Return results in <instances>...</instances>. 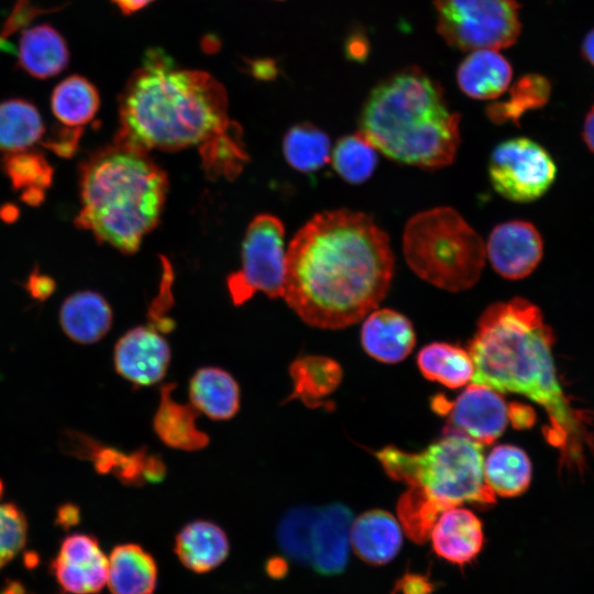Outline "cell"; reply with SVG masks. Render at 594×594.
<instances>
[{
    "label": "cell",
    "instance_id": "1",
    "mask_svg": "<svg viewBox=\"0 0 594 594\" xmlns=\"http://www.w3.org/2000/svg\"><path fill=\"white\" fill-rule=\"evenodd\" d=\"M394 275L389 238L363 212L315 215L286 251L283 298L307 324L342 329L373 311Z\"/></svg>",
    "mask_w": 594,
    "mask_h": 594
},
{
    "label": "cell",
    "instance_id": "2",
    "mask_svg": "<svg viewBox=\"0 0 594 594\" xmlns=\"http://www.w3.org/2000/svg\"><path fill=\"white\" fill-rule=\"evenodd\" d=\"M118 113L113 143L146 153L195 147L210 178L237 177L249 158L223 86L209 73L177 67L158 50L125 82Z\"/></svg>",
    "mask_w": 594,
    "mask_h": 594
},
{
    "label": "cell",
    "instance_id": "3",
    "mask_svg": "<svg viewBox=\"0 0 594 594\" xmlns=\"http://www.w3.org/2000/svg\"><path fill=\"white\" fill-rule=\"evenodd\" d=\"M553 344V332L535 304L520 297L492 304L468 343L475 369L472 383L539 405L548 417L544 439L559 451L561 468L582 471L585 447H594V439L584 414L571 405L560 384Z\"/></svg>",
    "mask_w": 594,
    "mask_h": 594
},
{
    "label": "cell",
    "instance_id": "4",
    "mask_svg": "<svg viewBox=\"0 0 594 594\" xmlns=\"http://www.w3.org/2000/svg\"><path fill=\"white\" fill-rule=\"evenodd\" d=\"M168 177L143 151L112 143L79 166L78 229L124 254L135 253L160 222Z\"/></svg>",
    "mask_w": 594,
    "mask_h": 594
},
{
    "label": "cell",
    "instance_id": "5",
    "mask_svg": "<svg viewBox=\"0 0 594 594\" xmlns=\"http://www.w3.org/2000/svg\"><path fill=\"white\" fill-rule=\"evenodd\" d=\"M360 132L396 162L426 169L450 165L460 144V114L441 86L416 66L394 73L370 92Z\"/></svg>",
    "mask_w": 594,
    "mask_h": 594
},
{
    "label": "cell",
    "instance_id": "6",
    "mask_svg": "<svg viewBox=\"0 0 594 594\" xmlns=\"http://www.w3.org/2000/svg\"><path fill=\"white\" fill-rule=\"evenodd\" d=\"M375 457L389 477L420 491L442 512L464 503H496L484 479L483 444L462 433L444 432L420 452L387 446Z\"/></svg>",
    "mask_w": 594,
    "mask_h": 594
},
{
    "label": "cell",
    "instance_id": "7",
    "mask_svg": "<svg viewBox=\"0 0 594 594\" xmlns=\"http://www.w3.org/2000/svg\"><path fill=\"white\" fill-rule=\"evenodd\" d=\"M403 252L416 275L448 292L475 285L486 257L480 234L450 207H436L410 218L403 234Z\"/></svg>",
    "mask_w": 594,
    "mask_h": 594
},
{
    "label": "cell",
    "instance_id": "8",
    "mask_svg": "<svg viewBox=\"0 0 594 594\" xmlns=\"http://www.w3.org/2000/svg\"><path fill=\"white\" fill-rule=\"evenodd\" d=\"M437 30L461 51L512 46L521 30L517 0H433Z\"/></svg>",
    "mask_w": 594,
    "mask_h": 594
},
{
    "label": "cell",
    "instance_id": "9",
    "mask_svg": "<svg viewBox=\"0 0 594 594\" xmlns=\"http://www.w3.org/2000/svg\"><path fill=\"white\" fill-rule=\"evenodd\" d=\"M286 251L283 222L270 213L256 216L242 242L241 267L227 280L232 302L242 305L256 293L283 297Z\"/></svg>",
    "mask_w": 594,
    "mask_h": 594
},
{
    "label": "cell",
    "instance_id": "10",
    "mask_svg": "<svg viewBox=\"0 0 594 594\" xmlns=\"http://www.w3.org/2000/svg\"><path fill=\"white\" fill-rule=\"evenodd\" d=\"M557 166L548 151L529 138H513L497 144L488 161V177L495 191L514 202H531L552 186Z\"/></svg>",
    "mask_w": 594,
    "mask_h": 594
},
{
    "label": "cell",
    "instance_id": "11",
    "mask_svg": "<svg viewBox=\"0 0 594 594\" xmlns=\"http://www.w3.org/2000/svg\"><path fill=\"white\" fill-rule=\"evenodd\" d=\"M432 408L447 417L444 432L462 433L481 444L499 438L508 424V405L501 393L480 384L469 385L454 402L432 399Z\"/></svg>",
    "mask_w": 594,
    "mask_h": 594
},
{
    "label": "cell",
    "instance_id": "12",
    "mask_svg": "<svg viewBox=\"0 0 594 594\" xmlns=\"http://www.w3.org/2000/svg\"><path fill=\"white\" fill-rule=\"evenodd\" d=\"M170 360L168 341L151 323L128 330L113 349L117 373L139 388L160 383L168 372Z\"/></svg>",
    "mask_w": 594,
    "mask_h": 594
},
{
    "label": "cell",
    "instance_id": "13",
    "mask_svg": "<svg viewBox=\"0 0 594 594\" xmlns=\"http://www.w3.org/2000/svg\"><path fill=\"white\" fill-rule=\"evenodd\" d=\"M52 570L64 591L98 594L107 583L108 557L96 537L75 532L63 540Z\"/></svg>",
    "mask_w": 594,
    "mask_h": 594
},
{
    "label": "cell",
    "instance_id": "14",
    "mask_svg": "<svg viewBox=\"0 0 594 594\" xmlns=\"http://www.w3.org/2000/svg\"><path fill=\"white\" fill-rule=\"evenodd\" d=\"M485 252L498 275L517 280L530 275L538 266L543 254V243L532 223L510 220L492 230Z\"/></svg>",
    "mask_w": 594,
    "mask_h": 594
},
{
    "label": "cell",
    "instance_id": "15",
    "mask_svg": "<svg viewBox=\"0 0 594 594\" xmlns=\"http://www.w3.org/2000/svg\"><path fill=\"white\" fill-rule=\"evenodd\" d=\"M351 510L340 504L318 508L312 531L311 560L314 570L323 576H333L344 571L348 564Z\"/></svg>",
    "mask_w": 594,
    "mask_h": 594
},
{
    "label": "cell",
    "instance_id": "16",
    "mask_svg": "<svg viewBox=\"0 0 594 594\" xmlns=\"http://www.w3.org/2000/svg\"><path fill=\"white\" fill-rule=\"evenodd\" d=\"M430 538L436 554L459 566L472 563L484 544L480 518L471 510L459 506L440 514Z\"/></svg>",
    "mask_w": 594,
    "mask_h": 594
},
{
    "label": "cell",
    "instance_id": "17",
    "mask_svg": "<svg viewBox=\"0 0 594 594\" xmlns=\"http://www.w3.org/2000/svg\"><path fill=\"white\" fill-rule=\"evenodd\" d=\"M365 352L384 363H397L413 351L416 334L410 320L393 309L371 311L361 330Z\"/></svg>",
    "mask_w": 594,
    "mask_h": 594
},
{
    "label": "cell",
    "instance_id": "18",
    "mask_svg": "<svg viewBox=\"0 0 594 594\" xmlns=\"http://www.w3.org/2000/svg\"><path fill=\"white\" fill-rule=\"evenodd\" d=\"M174 552L178 561L194 573H208L222 564L230 552L227 532L218 524L195 519L176 534Z\"/></svg>",
    "mask_w": 594,
    "mask_h": 594
},
{
    "label": "cell",
    "instance_id": "19",
    "mask_svg": "<svg viewBox=\"0 0 594 594\" xmlns=\"http://www.w3.org/2000/svg\"><path fill=\"white\" fill-rule=\"evenodd\" d=\"M175 383H165L160 388V402L153 416L152 427L157 438L168 448L198 451L209 443V436L197 427L199 413L189 404L174 400Z\"/></svg>",
    "mask_w": 594,
    "mask_h": 594
},
{
    "label": "cell",
    "instance_id": "20",
    "mask_svg": "<svg viewBox=\"0 0 594 594\" xmlns=\"http://www.w3.org/2000/svg\"><path fill=\"white\" fill-rule=\"evenodd\" d=\"M69 48L65 37L50 23H41L22 31L18 48V67L36 79H48L61 74L69 64Z\"/></svg>",
    "mask_w": 594,
    "mask_h": 594
},
{
    "label": "cell",
    "instance_id": "21",
    "mask_svg": "<svg viewBox=\"0 0 594 594\" xmlns=\"http://www.w3.org/2000/svg\"><path fill=\"white\" fill-rule=\"evenodd\" d=\"M350 542L354 553L365 563L386 564L402 548L400 525L388 512H364L351 525Z\"/></svg>",
    "mask_w": 594,
    "mask_h": 594
},
{
    "label": "cell",
    "instance_id": "22",
    "mask_svg": "<svg viewBox=\"0 0 594 594\" xmlns=\"http://www.w3.org/2000/svg\"><path fill=\"white\" fill-rule=\"evenodd\" d=\"M190 405L217 421L232 419L240 410L241 391L231 373L219 366H202L188 383Z\"/></svg>",
    "mask_w": 594,
    "mask_h": 594
},
{
    "label": "cell",
    "instance_id": "23",
    "mask_svg": "<svg viewBox=\"0 0 594 594\" xmlns=\"http://www.w3.org/2000/svg\"><path fill=\"white\" fill-rule=\"evenodd\" d=\"M112 309L97 292L80 290L69 295L59 309V323L74 342L91 344L100 341L111 329Z\"/></svg>",
    "mask_w": 594,
    "mask_h": 594
},
{
    "label": "cell",
    "instance_id": "24",
    "mask_svg": "<svg viewBox=\"0 0 594 594\" xmlns=\"http://www.w3.org/2000/svg\"><path fill=\"white\" fill-rule=\"evenodd\" d=\"M513 68L496 50H475L459 65L457 81L464 95L476 100H492L509 87Z\"/></svg>",
    "mask_w": 594,
    "mask_h": 594
},
{
    "label": "cell",
    "instance_id": "25",
    "mask_svg": "<svg viewBox=\"0 0 594 594\" xmlns=\"http://www.w3.org/2000/svg\"><path fill=\"white\" fill-rule=\"evenodd\" d=\"M158 570L154 557L134 542L116 546L108 558L111 594H154Z\"/></svg>",
    "mask_w": 594,
    "mask_h": 594
},
{
    "label": "cell",
    "instance_id": "26",
    "mask_svg": "<svg viewBox=\"0 0 594 594\" xmlns=\"http://www.w3.org/2000/svg\"><path fill=\"white\" fill-rule=\"evenodd\" d=\"M293 392L284 403L299 399L306 406L317 408L324 406L342 378L339 363L322 355H304L296 358L289 365Z\"/></svg>",
    "mask_w": 594,
    "mask_h": 594
},
{
    "label": "cell",
    "instance_id": "27",
    "mask_svg": "<svg viewBox=\"0 0 594 594\" xmlns=\"http://www.w3.org/2000/svg\"><path fill=\"white\" fill-rule=\"evenodd\" d=\"M90 458L99 472L111 473L122 483L141 486L145 483H158L166 474V466L158 455L147 453L145 448L125 453L112 448L99 447L92 442Z\"/></svg>",
    "mask_w": 594,
    "mask_h": 594
},
{
    "label": "cell",
    "instance_id": "28",
    "mask_svg": "<svg viewBox=\"0 0 594 594\" xmlns=\"http://www.w3.org/2000/svg\"><path fill=\"white\" fill-rule=\"evenodd\" d=\"M50 106L58 124L84 130L99 111L100 95L88 78L74 74L54 87Z\"/></svg>",
    "mask_w": 594,
    "mask_h": 594
},
{
    "label": "cell",
    "instance_id": "29",
    "mask_svg": "<svg viewBox=\"0 0 594 594\" xmlns=\"http://www.w3.org/2000/svg\"><path fill=\"white\" fill-rule=\"evenodd\" d=\"M0 167L24 202L36 206L44 200L54 169L41 151L31 147L4 153Z\"/></svg>",
    "mask_w": 594,
    "mask_h": 594
},
{
    "label": "cell",
    "instance_id": "30",
    "mask_svg": "<svg viewBox=\"0 0 594 594\" xmlns=\"http://www.w3.org/2000/svg\"><path fill=\"white\" fill-rule=\"evenodd\" d=\"M46 134L37 107L24 98L0 101V151L11 153L33 147Z\"/></svg>",
    "mask_w": 594,
    "mask_h": 594
},
{
    "label": "cell",
    "instance_id": "31",
    "mask_svg": "<svg viewBox=\"0 0 594 594\" xmlns=\"http://www.w3.org/2000/svg\"><path fill=\"white\" fill-rule=\"evenodd\" d=\"M532 465L528 454L519 447L499 444L484 461V479L490 488L503 497L524 494L531 482Z\"/></svg>",
    "mask_w": 594,
    "mask_h": 594
},
{
    "label": "cell",
    "instance_id": "32",
    "mask_svg": "<svg viewBox=\"0 0 594 594\" xmlns=\"http://www.w3.org/2000/svg\"><path fill=\"white\" fill-rule=\"evenodd\" d=\"M417 364L427 380L452 389L472 382L475 370L468 350L446 342L424 346L418 353Z\"/></svg>",
    "mask_w": 594,
    "mask_h": 594
},
{
    "label": "cell",
    "instance_id": "33",
    "mask_svg": "<svg viewBox=\"0 0 594 594\" xmlns=\"http://www.w3.org/2000/svg\"><path fill=\"white\" fill-rule=\"evenodd\" d=\"M283 153L293 168L302 173L316 172L331 157L330 139L310 123L296 124L284 136Z\"/></svg>",
    "mask_w": 594,
    "mask_h": 594
},
{
    "label": "cell",
    "instance_id": "34",
    "mask_svg": "<svg viewBox=\"0 0 594 594\" xmlns=\"http://www.w3.org/2000/svg\"><path fill=\"white\" fill-rule=\"evenodd\" d=\"M550 90L547 78L537 74H527L510 87L507 100L486 107V116L494 123L518 124L527 111L541 108L547 103Z\"/></svg>",
    "mask_w": 594,
    "mask_h": 594
},
{
    "label": "cell",
    "instance_id": "35",
    "mask_svg": "<svg viewBox=\"0 0 594 594\" xmlns=\"http://www.w3.org/2000/svg\"><path fill=\"white\" fill-rule=\"evenodd\" d=\"M330 158L336 172L345 182L354 185L367 180L377 165L376 147L360 131L341 138Z\"/></svg>",
    "mask_w": 594,
    "mask_h": 594
},
{
    "label": "cell",
    "instance_id": "36",
    "mask_svg": "<svg viewBox=\"0 0 594 594\" xmlns=\"http://www.w3.org/2000/svg\"><path fill=\"white\" fill-rule=\"evenodd\" d=\"M318 508L297 506L284 514L276 528L279 549L292 561L309 564L312 531Z\"/></svg>",
    "mask_w": 594,
    "mask_h": 594
},
{
    "label": "cell",
    "instance_id": "37",
    "mask_svg": "<svg viewBox=\"0 0 594 594\" xmlns=\"http://www.w3.org/2000/svg\"><path fill=\"white\" fill-rule=\"evenodd\" d=\"M442 509L420 491L408 487L397 503V514L407 537L416 543H425Z\"/></svg>",
    "mask_w": 594,
    "mask_h": 594
},
{
    "label": "cell",
    "instance_id": "38",
    "mask_svg": "<svg viewBox=\"0 0 594 594\" xmlns=\"http://www.w3.org/2000/svg\"><path fill=\"white\" fill-rule=\"evenodd\" d=\"M0 482V570L23 549L28 526L22 512L12 503L4 502Z\"/></svg>",
    "mask_w": 594,
    "mask_h": 594
},
{
    "label": "cell",
    "instance_id": "39",
    "mask_svg": "<svg viewBox=\"0 0 594 594\" xmlns=\"http://www.w3.org/2000/svg\"><path fill=\"white\" fill-rule=\"evenodd\" d=\"M82 131L81 129H72L59 124L52 129L51 132H46L41 144L58 156L68 158L79 148Z\"/></svg>",
    "mask_w": 594,
    "mask_h": 594
},
{
    "label": "cell",
    "instance_id": "40",
    "mask_svg": "<svg viewBox=\"0 0 594 594\" xmlns=\"http://www.w3.org/2000/svg\"><path fill=\"white\" fill-rule=\"evenodd\" d=\"M436 584L428 578L414 572H406L395 582L394 593L400 594H432Z\"/></svg>",
    "mask_w": 594,
    "mask_h": 594
},
{
    "label": "cell",
    "instance_id": "41",
    "mask_svg": "<svg viewBox=\"0 0 594 594\" xmlns=\"http://www.w3.org/2000/svg\"><path fill=\"white\" fill-rule=\"evenodd\" d=\"M508 417L516 429L530 428L536 420V415L530 406L512 403L508 405Z\"/></svg>",
    "mask_w": 594,
    "mask_h": 594
},
{
    "label": "cell",
    "instance_id": "42",
    "mask_svg": "<svg viewBox=\"0 0 594 594\" xmlns=\"http://www.w3.org/2000/svg\"><path fill=\"white\" fill-rule=\"evenodd\" d=\"M26 287L33 298L44 300L54 292L55 283L47 275L33 273L28 279Z\"/></svg>",
    "mask_w": 594,
    "mask_h": 594
},
{
    "label": "cell",
    "instance_id": "43",
    "mask_svg": "<svg viewBox=\"0 0 594 594\" xmlns=\"http://www.w3.org/2000/svg\"><path fill=\"white\" fill-rule=\"evenodd\" d=\"M266 573L272 579H280L286 575L288 571L287 562L280 557H272L265 564Z\"/></svg>",
    "mask_w": 594,
    "mask_h": 594
},
{
    "label": "cell",
    "instance_id": "44",
    "mask_svg": "<svg viewBox=\"0 0 594 594\" xmlns=\"http://www.w3.org/2000/svg\"><path fill=\"white\" fill-rule=\"evenodd\" d=\"M123 14H133L145 7H147L154 0H110Z\"/></svg>",
    "mask_w": 594,
    "mask_h": 594
},
{
    "label": "cell",
    "instance_id": "45",
    "mask_svg": "<svg viewBox=\"0 0 594 594\" xmlns=\"http://www.w3.org/2000/svg\"><path fill=\"white\" fill-rule=\"evenodd\" d=\"M582 135L590 151L594 153V106L591 108L584 120Z\"/></svg>",
    "mask_w": 594,
    "mask_h": 594
},
{
    "label": "cell",
    "instance_id": "46",
    "mask_svg": "<svg viewBox=\"0 0 594 594\" xmlns=\"http://www.w3.org/2000/svg\"><path fill=\"white\" fill-rule=\"evenodd\" d=\"M582 54L585 59L594 66V29L591 30L583 40Z\"/></svg>",
    "mask_w": 594,
    "mask_h": 594
}]
</instances>
